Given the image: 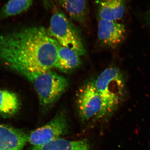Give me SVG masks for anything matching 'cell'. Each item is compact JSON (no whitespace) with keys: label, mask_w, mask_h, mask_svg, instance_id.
I'll list each match as a JSON object with an SVG mask.
<instances>
[{"label":"cell","mask_w":150,"mask_h":150,"mask_svg":"<svg viewBox=\"0 0 150 150\" xmlns=\"http://www.w3.org/2000/svg\"><path fill=\"white\" fill-rule=\"evenodd\" d=\"M59 44L42 26L0 35V62L14 71L39 72L54 68Z\"/></svg>","instance_id":"cell-1"},{"label":"cell","mask_w":150,"mask_h":150,"mask_svg":"<svg viewBox=\"0 0 150 150\" xmlns=\"http://www.w3.org/2000/svg\"><path fill=\"white\" fill-rule=\"evenodd\" d=\"M33 85L37 94L40 105L50 107L59 99L67 90L69 82L63 75L49 70L39 72L19 71Z\"/></svg>","instance_id":"cell-2"},{"label":"cell","mask_w":150,"mask_h":150,"mask_svg":"<svg viewBox=\"0 0 150 150\" xmlns=\"http://www.w3.org/2000/svg\"><path fill=\"white\" fill-rule=\"evenodd\" d=\"M94 84L101 98L103 116L115 110L126 92V83L123 74L115 67L106 68L97 78Z\"/></svg>","instance_id":"cell-3"},{"label":"cell","mask_w":150,"mask_h":150,"mask_svg":"<svg viewBox=\"0 0 150 150\" xmlns=\"http://www.w3.org/2000/svg\"><path fill=\"white\" fill-rule=\"evenodd\" d=\"M47 30L59 45L72 49L79 56L86 54L82 39L76 28L65 13L55 6Z\"/></svg>","instance_id":"cell-4"},{"label":"cell","mask_w":150,"mask_h":150,"mask_svg":"<svg viewBox=\"0 0 150 150\" xmlns=\"http://www.w3.org/2000/svg\"><path fill=\"white\" fill-rule=\"evenodd\" d=\"M77 105L79 113L83 120L103 116V103L94 82L90 81L80 88L77 95Z\"/></svg>","instance_id":"cell-5"},{"label":"cell","mask_w":150,"mask_h":150,"mask_svg":"<svg viewBox=\"0 0 150 150\" xmlns=\"http://www.w3.org/2000/svg\"><path fill=\"white\" fill-rule=\"evenodd\" d=\"M67 121L64 115L59 114L44 126L32 131L28 135V142L34 147L46 144L67 133Z\"/></svg>","instance_id":"cell-6"},{"label":"cell","mask_w":150,"mask_h":150,"mask_svg":"<svg viewBox=\"0 0 150 150\" xmlns=\"http://www.w3.org/2000/svg\"><path fill=\"white\" fill-rule=\"evenodd\" d=\"M126 34L125 25L119 21H98V37L104 46L116 48L123 42Z\"/></svg>","instance_id":"cell-7"},{"label":"cell","mask_w":150,"mask_h":150,"mask_svg":"<svg viewBox=\"0 0 150 150\" xmlns=\"http://www.w3.org/2000/svg\"><path fill=\"white\" fill-rule=\"evenodd\" d=\"M28 142V135L24 131L0 125V150H22Z\"/></svg>","instance_id":"cell-8"},{"label":"cell","mask_w":150,"mask_h":150,"mask_svg":"<svg viewBox=\"0 0 150 150\" xmlns=\"http://www.w3.org/2000/svg\"><path fill=\"white\" fill-rule=\"evenodd\" d=\"M98 7L99 20L118 21L126 12V0H99Z\"/></svg>","instance_id":"cell-9"},{"label":"cell","mask_w":150,"mask_h":150,"mask_svg":"<svg viewBox=\"0 0 150 150\" xmlns=\"http://www.w3.org/2000/svg\"><path fill=\"white\" fill-rule=\"evenodd\" d=\"M80 56L72 49L59 44L54 68L64 73L72 71L80 66Z\"/></svg>","instance_id":"cell-10"},{"label":"cell","mask_w":150,"mask_h":150,"mask_svg":"<svg viewBox=\"0 0 150 150\" xmlns=\"http://www.w3.org/2000/svg\"><path fill=\"white\" fill-rule=\"evenodd\" d=\"M72 19L84 24L88 16L87 0H56Z\"/></svg>","instance_id":"cell-11"},{"label":"cell","mask_w":150,"mask_h":150,"mask_svg":"<svg viewBox=\"0 0 150 150\" xmlns=\"http://www.w3.org/2000/svg\"><path fill=\"white\" fill-rule=\"evenodd\" d=\"M31 150H90V146L86 140L69 141L60 138L43 146L34 147Z\"/></svg>","instance_id":"cell-12"},{"label":"cell","mask_w":150,"mask_h":150,"mask_svg":"<svg viewBox=\"0 0 150 150\" xmlns=\"http://www.w3.org/2000/svg\"><path fill=\"white\" fill-rule=\"evenodd\" d=\"M21 102L17 95L13 92L0 89V115L13 116L20 109Z\"/></svg>","instance_id":"cell-13"},{"label":"cell","mask_w":150,"mask_h":150,"mask_svg":"<svg viewBox=\"0 0 150 150\" xmlns=\"http://www.w3.org/2000/svg\"><path fill=\"white\" fill-rule=\"evenodd\" d=\"M33 0H9L0 11V18H5L22 13L30 8Z\"/></svg>","instance_id":"cell-14"},{"label":"cell","mask_w":150,"mask_h":150,"mask_svg":"<svg viewBox=\"0 0 150 150\" xmlns=\"http://www.w3.org/2000/svg\"><path fill=\"white\" fill-rule=\"evenodd\" d=\"M44 2L46 3V5H49L50 4V0H44Z\"/></svg>","instance_id":"cell-15"},{"label":"cell","mask_w":150,"mask_h":150,"mask_svg":"<svg viewBox=\"0 0 150 150\" xmlns=\"http://www.w3.org/2000/svg\"><path fill=\"white\" fill-rule=\"evenodd\" d=\"M149 20L150 23V9L149 10Z\"/></svg>","instance_id":"cell-16"}]
</instances>
